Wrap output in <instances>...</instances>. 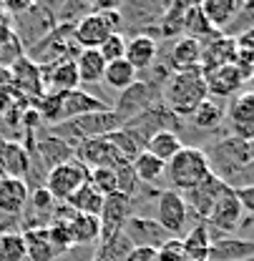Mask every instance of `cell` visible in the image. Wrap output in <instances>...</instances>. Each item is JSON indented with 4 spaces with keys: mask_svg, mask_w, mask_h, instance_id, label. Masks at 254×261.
I'll list each match as a JSON object with an SVG mask.
<instances>
[{
    "mask_svg": "<svg viewBox=\"0 0 254 261\" xmlns=\"http://www.w3.org/2000/svg\"><path fill=\"white\" fill-rule=\"evenodd\" d=\"M206 98H209L206 81H204V73L199 68L171 73L161 86V103L176 118H189Z\"/></svg>",
    "mask_w": 254,
    "mask_h": 261,
    "instance_id": "obj_1",
    "label": "cell"
},
{
    "mask_svg": "<svg viewBox=\"0 0 254 261\" xmlns=\"http://www.w3.org/2000/svg\"><path fill=\"white\" fill-rule=\"evenodd\" d=\"M206 161L209 171L222 178L224 184H229L244 166L254 161V141H242L237 136H226L222 141L212 143L206 151Z\"/></svg>",
    "mask_w": 254,
    "mask_h": 261,
    "instance_id": "obj_2",
    "label": "cell"
},
{
    "mask_svg": "<svg viewBox=\"0 0 254 261\" xmlns=\"http://www.w3.org/2000/svg\"><path fill=\"white\" fill-rule=\"evenodd\" d=\"M209 173L212 171H209V161H206L204 148L184 146L171 161L166 163L164 181L169 184L166 189H171L176 194H184V191H189L194 186H199Z\"/></svg>",
    "mask_w": 254,
    "mask_h": 261,
    "instance_id": "obj_3",
    "label": "cell"
},
{
    "mask_svg": "<svg viewBox=\"0 0 254 261\" xmlns=\"http://www.w3.org/2000/svg\"><path fill=\"white\" fill-rule=\"evenodd\" d=\"M121 128V121L116 118V113L111 108L106 111H98V113H88V116H81V118H71V121H61L56 126H51L48 133L63 138L65 143H71L73 148L81 143V141H88V138H103L108 133Z\"/></svg>",
    "mask_w": 254,
    "mask_h": 261,
    "instance_id": "obj_4",
    "label": "cell"
},
{
    "mask_svg": "<svg viewBox=\"0 0 254 261\" xmlns=\"http://www.w3.org/2000/svg\"><path fill=\"white\" fill-rule=\"evenodd\" d=\"M161 86L164 83H154V81H136L133 86H128L126 91H121L116 103L111 106V111L116 113V118L121 121V126L133 121L136 116H141L144 111L154 108L161 103Z\"/></svg>",
    "mask_w": 254,
    "mask_h": 261,
    "instance_id": "obj_5",
    "label": "cell"
},
{
    "mask_svg": "<svg viewBox=\"0 0 254 261\" xmlns=\"http://www.w3.org/2000/svg\"><path fill=\"white\" fill-rule=\"evenodd\" d=\"M15 20V40L31 50L35 43H40L48 33L56 31V15H53V5H43V3H31L23 13L13 15Z\"/></svg>",
    "mask_w": 254,
    "mask_h": 261,
    "instance_id": "obj_6",
    "label": "cell"
},
{
    "mask_svg": "<svg viewBox=\"0 0 254 261\" xmlns=\"http://www.w3.org/2000/svg\"><path fill=\"white\" fill-rule=\"evenodd\" d=\"M154 206H156V216H154V219L159 221V226L164 228L171 239H181L191 228L189 226V208H187L181 194H176V191H171V189H161L159 194H156Z\"/></svg>",
    "mask_w": 254,
    "mask_h": 261,
    "instance_id": "obj_7",
    "label": "cell"
},
{
    "mask_svg": "<svg viewBox=\"0 0 254 261\" xmlns=\"http://www.w3.org/2000/svg\"><path fill=\"white\" fill-rule=\"evenodd\" d=\"M242 216H244V208H242L239 198L232 189H226L219 196V201L214 203V208L209 211L206 221H204L206 228H209L212 241L224 239V236H234V231H239V226H242Z\"/></svg>",
    "mask_w": 254,
    "mask_h": 261,
    "instance_id": "obj_8",
    "label": "cell"
},
{
    "mask_svg": "<svg viewBox=\"0 0 254 261\" xmlns=\"http://www.w3.org/2000/svg\"><path fill=\"white\" fill-rule=\"evenodd\" d=\"M133 198L128 196H121V194H111L103 198V206H101V214H98V224H101V239L98 244H106L111 239H116L126 221L133 216Z\"/></svg>",
    "mask_w": 254,
    "mask_h": 261,
    "instance_id": "obj_9",
    "label": "cell"
},
{
    "mask_svg": "<svg viewBox=\"0 0 254 261\" xmlns=\"http://www.w3.org/2000/svg\"><path fill=\"white\" fill-rule=\"evenodd\" d=\"M86 181H88V171L78 161H68L63 166H56L53 171H48L43 189L53 196V201L65 203Z\"/></svg>",
    "mask_w": 254,
    "mask_h": 261,
    "instance_id": "obj_10",
    "label": "cell"
},
{
    "mask_svg": "<svg viewBox=\"0 0 254 261\" xmlns=\"http://www.w3.org/2000/svg\"><path fill=\"white\" fill-rule=\"evenodd\" d=\"M73 161H78L86 171H94V168H116L126 159L106 138H88L73 148Z\"/></svg>",
    "mask_w": 254,
    "mask_h": 261,
    "instance_id": "obj_11",
    "label": "cell"
},
{
    "mask_svg": "<svg viewBox=\"0 0 254 261\" xmlns=\"http://www.w3.org/2000/svg\"><path fill=\"white\" fill-rule=\"evenodd\" d=\"M124 236L131 241L133 249H154V251H159L166 241H171V236L159 226L154 216H138V214H133L126 221Z\"/></svg>",
    "mask_w": 254,
    "mask_h": 261,
    "instance_id": "obj_12",
    "label": "cell"
},
{
    "mask_svg": "<svg viewBox=\"0 0 254 261\" xmlns=\"http://www.w3.org/2000/svg\"><path fill=\"white\" fill-rule=\"evenodd\" d=\"M226 189H229V186L224 184L222 178H217L214 173H209L199 186L184 191L181 198H184V203H187V208H189L191 216H196L199 221H206L209 211L214 208V203L219 201V196H222Z\"/></svg>",
    "mask_w": 254,
    "mask_h": 261,
    "instance_id": "obj_13",
    "label": "cell"
},
{
    "mask_svg": "<svg viewBox=\"0 0 254 261\" xmlns=\"http://www.w3.org/2000/svg\"><path fill=\"white\" fill-rule=\"evenodd\" d=\"M204 81H206V91H209V98H234L244 83L249 81V73L244 68H239L237 63H226L219 65L209 73H204Z\"/></svg>",
    "mask_w": 254,
    "mask_h": 261,
    "instance_id": "obj_14",
    "label": "cell"
},
{
    "mask_svg": "<svg viewBox=\"0 0 254 261\" xmlns=\"http://www.w3.org/2000/svg\"><path fill=\"white\" fill-rule=\"evenodd\" d=\"M224 121H229L237 138L254 141V91H244L232 98Z\"/></svg>",
    "mask_w": 254,
    "mask_h": 261,
    "instance_id": "obj_15",
    "label": "cell"
},
{
    "mask_svg": "<svg viewBox=\"0 0 254 261\" xmlns=\"http://www.w3.org/2000/svg\"><path fill=\"white\" fill-rule=\"evenodd\" d=\"M43 91L45 93H53V96H65L76 88H81V81H78V70L73 61H61V63L48 65V70H43Z\"/></svg>",
    "mask_w": 254,
    "mask_h": 261,
    "instance_id": "obj_16",
    "label": "cell"
},
{
    "mask_svg": "<svg viewBox=\"0 0 254 261\" xmlns=\"http://www.w3.org/2000/svg\"><path fill=\"white\" fill-rule=\"evenodd\" d=\"M124 58L133 65V70H136L138 75L146 73L151 65L156 63V58H159V40H154V38L146 35V33L131 35L126 40V56H124Z\"/></svg>",
    "mask_w": 254,
    "mask_h": 261,
    "instance_id": "obj_17",
    "label": "cell"
},
{
    "mask_svg": "<svg viewBox=\"0 0 254 261\" xmlns=\"http://www.w3.org/2000/svg\"><path fill=\"white\" fill-rule=\"evenodd\" d=\"M10 81L13 86L23 93V96H31V98H43L45 91H43V73L40 68L28 61L26 56H20L18 61H13V68H10Z\"/></svg>",
    "mask_w": 254,
    "mask_h": 261,
    "instance_id": "obj_18",
    "label": "cell"
},
{
    "mask_svg": "<svg viewBox=\"0 0 254 261\" xmlns=\"http://www.w3.org/2000/svg\"><path fill=\"white\" fill-rule=\"evenodd\" d=\"M199 61H201V43L194 40V38H176L171 43V50H169V61H166V68L169 73H181V70H194L199 68Z\"/></svg>",
    "mask_w": 254,
    "mask_h": 261,
    "instance_id": "obj_19",
    "label": "cell"
},
{
    "mask_svg": "<svg viewBox=\"0 0 254 261\" xmlns=\"http://www.w3.org/2000/svg\"><path fill=\"white\" fill-rule=\"evenodd\" d=\"M226 63H234V40L232 38L217 33L214 38L201 43V61H199V70L201 73H209V70Z\"/></svg>",
    "mask_w": 254,
    "mask_h": 261,
    "instance_id": "obj_20",
    "label": "cell"
},
{
    "mask_svg": "<svg viewBox=\"0 0 254 261\" xmlns=\"http://www.w3.org/2000/svg\"><path fill=\"white\" fill-rule=\"evenodd\" d=\"M108 35H111V31H108V25L103 23V18L98 13L86 15L81 23L73 25V38H76L81 50H98L108 40Z\"/></svg>",
    "mask_w": 254,
    "mask_h": 261,
    "instance_id": "obj_21",
    "label": "cell"
},
{
    "mask_svg": "<svg viewBox=\"0 0 254 261\" xmlns=\"http://www.w3.org/2000/svg\"><path fill=\"white\" fill-rule=\"evenodd\" d=\"M111 108L106 100L91 96L81 88L71 91L61 96V121H71V118H81V116H88V113H98V111H106Z\"/></svg>",
    "mask_w": 254,
    "mask_h": 261,
    "instance_id": "obj_22",
    "label": "cell"
},
{
    "mask_svg": "<svg viewBox=\"0 0 254 261\" xmlns=\"http://www.w3.org/2000/svg\"><path fill=\"white\" fill-rule=\"evenodd\" d=\"M254 256V239L224 236L214 239L209 249V261H247Z\"/></svg>",
    "mask_w": 254,
    "mask_h": 261,
    "instance_id": "obj_23",
    "label": "cell"
},
{
    "mask_svg": "<svg viewBox=\"0 0 254 261\" xmlns=\"http://www.w3.org/2000/svg\"><path fill=\"white\" fill-rule=\"evenodd\" d=\"M28 186L26 181L20 178H8L3 176L0 178V211L8 214V216H20L28 206Z\"/></svg>",
    "mask_w": 254,
    "mask_h": 261,
    "instance_id": "obj_24",
    "label": "cell"
},
{
    "mask_svg": "<svg viewBox=\"0 0 254 261\" xmlns=\"http://www.w3.org/2000/svg\"><path fill=\"white\" fill-rule=\"evenodd\" d=\"M242 5L244 3H237V0H206V3H199L206 23L212 25V31L217 33H224L229 28V23L237 18Z\"/></svg>",
    "mask_w": 254,
    "mask_h": 261,
    "instance_id": "obj_25",
    "label": "cell"
},
{
    "mask_svg": "<svg viewBox=\"0 0 254 261\" xmlns=\"http://www.w3.org/2000/svg\"><path fill=\"white\" fill-rule=\"evenodd\" d=\"M31 173V151L20 141H5V161H3V176L26 181Z\"/></svg>",
    "mask_w": 254,
    "mask_h": 261,
    "instance_id": "obj_26",
    "label": "cell"
},
{
    "mask_svg": "<svg viewBox=\"0 0 254 261\" xmlns=\"http://www.w3.org/2000/svg\"><path fill=\"white\" fill-rule=\"evenodd\" d=\"M181 249L187 261H209V249H212V236L206 224H196L181 236Z\"/></svg>",
    "mask_w": 254,
    "mask_h": 261,
    "instance_id": "obj_27",
    "label": "cell"
},
{
    "mask_svg": "<svg viewBox=\"0 0 254 261\" xmlns=\"http://www.w3.org/2000/svg\"><path fill=\"white\" fill-rule=\"evenodd\" d=\"M226 118V106L219 98H206L194 113L189 116V123L199 130H217Z\"/></svg>",
    "mask_w": 254,
    "mask_h": 261,
    "instance_id": "obj_28",
    "label": "cell"
},
{
    "mask_svg": "<svg viewBox=\"0 0 254 261\" xmlns=\"http://www.w3.org/2000/svg\"><path fill=\"white\" fill-rule=\"evenodd\" d=\"M68 231L73 239V246H91L101 239V224L98 216H86V214H73L68 219Z\"/></svg>",
    "mask_w": 254,
    "mask_h": 261,
    "instance_id": "obj_29",
    "label": "cell"
},
{
    "mask_svg": "<svg viewBox=\"0 0 254 261\" xmlns=\"http://www.w3.org/2000/svg\"><path fill=\"white\" fill-rule=\"evenodd\" d=\"M133 173H136V178H138V184L141 186H149V189H156L161 184V178H164V168H166V163L159 161L156 156H151L149 151H141L133 161Z\"/></svg>",
    "mask_w": 254,
    "mask_h": 261,
    "instance_id": "obj_30",
    "label": "cell"
},
{
    "mask_svg": "<svg viewBox=\"0 0 254 261\" xmlns=\"http://www.w3.org/2000/svg\"><path fill=\"white\" fill-rule=\"evenodd\" d=\"M76 70H78V81L81 83H103V73H106V61L98 50H81L76 56Z\"/></svg>",
    "mask_w": 254,
    "mask_h": 261,
    "instance_id": "obj_31",
    "label": "cell"
},
{
    "mask_svg": "<svg viewBox=\"0 0 254 261\" xmlns=\"http://www.w3.org/2000/svg\"><path fill=\"white\" fill-rule=\"evenodd\" d=\"M68 208L73 211V214H86V216H98L101 214V206H103V196L96 191L94 186L86 181L76 194L71 196L68 201Z\"/></svg>",
    "mask_w": 254,
    "mask_h": 261,
    "instance_id": "obj_32",
    "label": "cell"
},
{
    "mask_svg": "<svg viewBox=\"0 0 254 261\" xmlns=\"http://www.w3.org/2000/svg\"><path fill=\"white\" fill-rule=\"evenodd\" d=\"M181 148H184V141H181V136L174 133V130H161V133H156V136L146 143V151L164 163L171 161Z\"/></svg>",
    "mask_w": 254,
    "mask_h": 261,
    "instance_id": "obj_33",
    "label": "cell"
},
{
    "mask_svg": "<svg viewBox=\"0 0 254 261\" xmlns=\"http://www.w3.org/2000/svg\"><path fill=\"white\" fill-rule=\"evenodd\" d=\"M138 81V73L133 70V65L128 63L126 58L121 61H113V63H106V73H103V83L108 88H116L119 93L126 91L128 86H133Z\"/></svg>",
    "mask_w": 254,
    "mask_h": 261,
    "instance_id": "obj_34",
    "label": "cell"
},
{
    "mask_svg": "<svg viewBox=\"0 0 254 261\" xmlns=\"http://www.w3.org/2000/svg\"><path fill=\"white\" fill-rule=\"evenodd\" d=\"M20 233L26 239V251H28L31 261H56V254L51 249L45 228H28V231H20Z\"/></svg>",
    "mask_w": 254,
    "mask_h": 261,
    "instance_id": "obj_35",
    "label": "cell"
},
{
    "mask_svg": "<svg viewBox=\"0 0 254 261\" xmlns=\"http://www.w3.org/2000/svg\"><path fill=\"white\" fill-rule=\"evenodd\" d=\"M184 35L199 40V43H204V40H209V38L217 35V31H212V25L206 23V18H204V13H201L199 5H189V8H187V15H184Z\"/></svg>",
    "mask_w": 254,
    "mask_h": 261,
    "instance_id": "obj_36",
    "label": "cell"
},
{
    "mask_svg": "<svg viewBox=\"0 0 254 261\" xmlns=\"http://www.w3.org/2000/svg\"><path fill=\"white\" fill-rule=\"evenodd\" d=\"M103 138H106V141H108V143H111V146H113V148H116V151H119L128 163L133 161L141 151H146V148H144V143H141L131 130L124 128V126H121L119 130H113V133H108V136H103Z\"/></svg>",
    "mask_w": 254,
    "mask_h": 261,
    "instance_id": "obj_37",
    "label": "cell"
},
{
    "mask_svg": "<svg viewBox=\"0 0 254 261\" xmlns=\"http://www.w3.org/2000/svg\"><path fill=\"white\" fill-rule=\"evenodd\" d=\"M26 239L20 231H3L0 233V261H26Z\"/></svg>",
    "mask_w": 254,
    "mask_h": 261,
    "instance_id": "obj_38",
    "label": "cell"
},
{
    "mask_svg": "<svg viewBox=\"0 0 254 261\" xmlns=\"http://www.w3.org/2000/svg\"><path fill=\"white\" fill-rule=\"evenodd\" d=\"M232 40H234V63L239 65V68H244V70L252 75V70H254V28L234 35Z\"/></svg>",
    "mask_w": 254,
    "mask_h": 261,
    "instance_id": "obj_39",
    "label": "cell"
},
{
    "mask_svg": "<svg viewBox=\"0 0 254 261\" xmlns=\"http://www.w3.org/2000/svg\"><path fill=\"white\" fill-rule=\"evenodd\" d=\"M45 233H48V241H51V249H53L56 259L73 249V239H71V231H68V221H61V219L51 221L45 226Z\"/></svg>",
    "mask_w": 254,
    "mask_h": 261,
    "instance_id": "obj_40",
    "label": "cell"
},
{
    "mask_svg": "<svg viewBox=\"0 0 254 261\" xmlns=\"http://www.w3.org/2000/svg\"><path fill=\"white\" fill-rule=\"evenodd\" d=\"M113 176H116V194L128 196V198H136L138 189H141V184H138V178H136V173H133V166H131L128 161L119 163V166L113 168Z\"/></svg>",
    "mask_w": 254,
    "mask_h": 261,
    "instance_id": "obj_41",
    "label": "cell"
},
{
    "mask_svg": "<svg viewBox=\"0 0 254 261\" xmlns=\"http://www.w3.org/2000/svg\"><path fill=\"white\" fill-rule=\"evenodd\" d=\"M131 241H128L126 236H124V231L116 236V239H111V241H106V244H98V256L106 261H126V256L131 254Z\"/></svg>",
    "mask_w": 254,
    "mask_h": 261,
    "instance_id": "obj_42",
    "label": "cell"
},
{
    "mask_svg": "<svg viewBox=\"0 0 254 261\" xmlns=\"http://www.w3.org/2000/svg\"><path fill=\"white\" fill-rule=\"evenodd\" d=\"M88 184H91L103 198L111 196V194H116V176H113V168H94V171H88Z\"/></svg>",
    "mask_w": 254,
    "mask_h": 261,
    "instance_id": "obj_43",
    "label": "cell"
},
{
    "mask_svg": "<svg viewBox=\"0 0 254 261\" xmlns=\"http://www.w3.org/2000/svg\"><path fill=\"white\" fill-rule=\"evenodd\" d=\"M126 35L124 33H113V35H108V40L98 48V53L103 56V61L106 63H113V61H121L124 56H126Z\"/></svg>",
    "mask_w": 254,
    "mask_h": 261,
    "instance_id": "obj_44",
    "label": "cell"
},
{
    "mask_svg": "<svg viewBox=\"0 0 254 261\" xmlns=\"http://www.w3.org/2000/svg\"><path fill=\"white\" fill-rule=\"evenodd\" d=\"M156 261H187L184 249H181V239H171L156 251Z\"/></svg>",
    "mask_w": 254,
    "mask_h": 261,
    "instance_id": "obj_45",
    "label": "cell"
},
{
    "mask_svg": "<svg viewBox=\"0 0 254 261\" xmlns=\"http://www.w3.org/2000/svg\"><path fill=\"white\" fill-rule=\"evenodd\" d=\"M234 194H237V198H239L242 208L249 211V214L254 216V186H249V189H239V191H234Z\"/></svg>",
    "mask_w": 254,
    "mask_h": 261,
    "instance_id": "obj_46",
    "label": "cell"
},
{
    "mask_svg": "<svg viewBox=\"0 0 254 261\" xmlns=\"http://www.w3.org/2000/svg\"><path fill=\"white\" fill-rule=\"evenodd\" d=\"M126 261H156V251L154 249H131Z\"/></svg>",
    "mask_w": 254,
    "mask_h": 261,
    "instance_id": "obj_47",
    "label": "cell"
},
{
    "mask_svg": "<svg viewBox=\"0 0 254 261\" xmlns=\"http://www.w3.org/2000/svg\"><path fill=\"white\" fill-rule=\"evenodd\" d=\"M3 161H5V138H0V178H3Z\"/></svg>",
    "mask_w": 254,
    "mask_h": 261,
    "instance_id": "obj_48",
    "label": "cell"
},
{
    "mask_svg": "<svg viewBox=\"0 0 254 261\" xmlns=\"http://www.w3.org/2000/svg\"><path fill=\"white\" fill-rule=\"evenodd\" d=\"M91 261H106V259H101L98 254H94V256H91Z\"/></svg>",
    "mask_w": 254,
    "mask_h": 261,
    "instance_id": "obj_49",
    "label": "cell"
},
{
    "mask_svg": "<svg viewBox=\"0 0 254 261\" xmlns=\"http://www.w3.org/2000/svg\"><path fill=\"white\" fill-rule=\"evenodd\" d=\"M247 261H254V256H252V259H247Z\"/></svg>",
    "mask_w": 254,
    "mask_h": 261,
    "instance_id": "obj_50",
    "label": "cell"
},
{
    "mask_svg": "<svg viewBox=\"0 0 254 261\" xmlns=\"http://www.w3.org/2000/svg\"><path fill=\"white\" fill-rule=\"evenodd\" d=\"M26 261H31V259H26Z\"/></svg>",
    "mask_w": 254,
    "mask_h": 261,
    "instance_id": "obj_51",
    "label": "cell"
}]
</instances>
